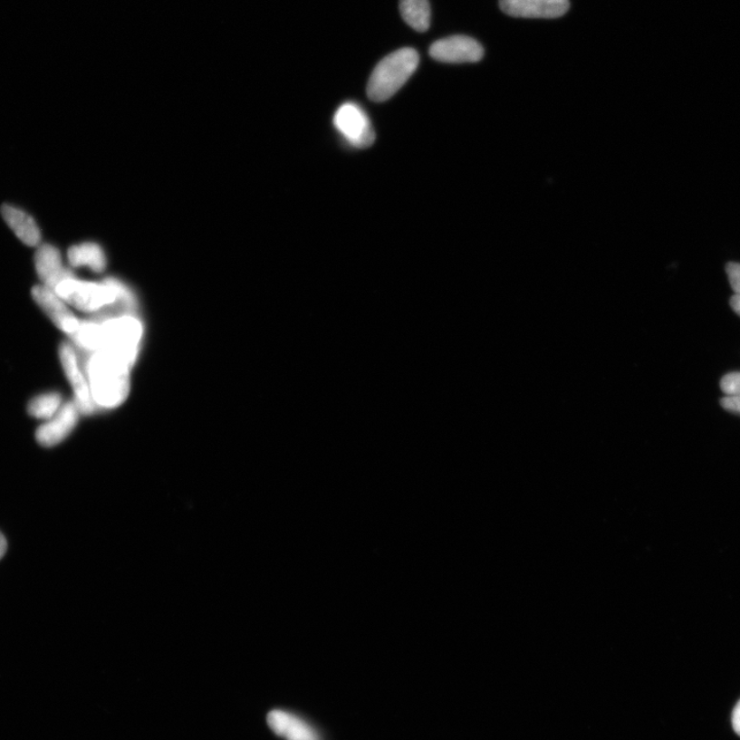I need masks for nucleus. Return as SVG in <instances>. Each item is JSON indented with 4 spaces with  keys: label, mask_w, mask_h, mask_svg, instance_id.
<instances>
[{
    "label": "nucleus",
    "mask_w": 740,
    "mask_h": 740,
    "mask_svg": "<svg viewBox=\"0 0 740 740\" xmlns=\"http://www.w3.org/2000/svg\"><path fill=\"white\" fill-rule=\"evenodd\" d=\"M130 369L131 366L108 351L99 350L89 357L86 370L96 406L112 408L125 401L130 390Z\"/></svg>",
    "instance_id": "f257e3e1"
},
{
    "label": "nucleus",
    "mask_w": 740,
    "mask_h": 740,
    "mask_svg": "<svg viewBox=\"0 0 740 740\" xmlns=\"http://www.w3.org/2000/svg\"><path fill=\"white\" fill-rule=\"evenodd\" d=\"M419 57L416 50L404 48L385 57L375 68L368 85V96L385 102L403 87L417 71Z\"/></svg>",
    "instance_id": "f03ea898"
},
{
    "label": "nucleus",
    "mask_w": 740,
    "mask_h": 740,
    "mask_svg": "<svg viewBox=\"0 0 740 740\" xmlns=\"http://www.w3.org/2000/svg\"><path fill=\"white\" fill-rule=\"evenodd\" d=\"M99 324L101 325L102 331L101 347L99 350L108 351L120 357L132 368L139 354L143 332L139 319L135 316H123L105 320Z\"/></svg>",
    "instance_id": "7ed1b4c3"
},
{
    "label": "nucleus",
    "mask_w": 740,
    "mask_h": 740,
    "mask_svg": "<svg viewBox=\"0 0 740 740\" xmlns=\"http://www.w3.org/2000/svg\"><path fill=\"white\" fill-rule=\"evenodd\" d=\"M54 292L66 303L87 312L101 311L117 299L116 293L106 282L91 284L76 279L74 274L61 282Z\"/></svg>",
    "instance_id": "20e7f679"
},
{
    "label": "nucleus",
    "mask_w": 740,
    "mask_h": 740,
    "mask_svg": "<svg viewBox=\"0 0 740 740\" xmlns=\"http://www.w3.org/2000/svg\"><path fill=\"white\" fill-rule=\"evenodd\" d=\"M334 127L350 145L356 149H368L376 140L375 130L365 111L353 102L340 106L333 118Z\"/></svg>",
    "instance_id": "39448f33"
},
{
    "label": "nucleus",
    "mask_w": 740,
    "mask_h": 740,
    "mask_svg": "<svg viewBox=\"0 0 740 740\" xmlns=\"http://www.w3.org/2000/svg\"><path fill=\"white\" fill-rule=\"evenodd\" d=\"M484 54L483 45L465 35L442 38L430 47V56L445 63H476Z\"/></svg>",
    "instance_id": "423d86ee"
},
{
    "label": "nucleus",
    "mask_w": 740,
    "mask_h": 740,
    "mask_svg": "<svg viewBox=\"0 0 740 740\" xmlns=\"http://www.w3.org/2000/svg\"><path fill=\"white\" fill-rule=\"evenodd\" d=\"M61 363L75 394V402L83 415H91L96 409V403L91 393V388L85 375L80 368L78 355L70 342L61 343L59 349Z\"/></svg>",
    "instance_id": "0eeeda50"
},
{
    "label": "nucleus",
    "mask_w": 740,
    "mask_h": 740,
    "mask_svg": "<svg viewBox=\"0 0 740 740\" xmlns=\"http://www.w3.org/2000/svg\"><path fill=\"white\" fill-rule=\"evenodd\" d=\"M80 408L75 401H68L57 414L42 425L35 433L38 444L51 447L61 444L75 428L79 422Z\"/></svg>",
    "instance_id": "6e6552de"
},
{
    "label": "nucleus",
    "mask_w": 740,
    "mask_h": 740,
    "mask_svg": "<svg viewBox=\"0 0 740 740\" xmlns=\"http://www.w3.org/2000/svg\"><path fill=\"white\" fill-rule=\"evenodd\" d=\"M33 297L38 306L48 315L60 331L72 335L79 331L81 322L73 312L68 309L66 303L54 292L43 285L33 289Z\"/></svg>",
    "instance_id": "1a4fd4ad"
},
{
    "label": "nucleus",
    "mask_w": 740,
    "mask_h": 740,
    "mask_svg": "<svg viewBox=\"0 0 740 740\" xmlns=\"http://www.w3.org/2000/svg\"><path fill=\"white\" fill-rule=\"evenodd\" d=\"M500 7L515 18L554 19L570 9L569 0H500Z\"/></svg>",
    "instance_id": "9d476101"
},
{
    "label": "nucleus",
    "mask_w": 740,
    "mask_h": 740,
    "mask_svg": "<svg viewBox=\"0 0 740 740\" xmlns=\"http://www.w3.org/2000/svg\"><path fill=\"white\" fill-rule=\"evenodd\" d=\"M266 721L274 734L285 740H322L311 724L284 709H274Z\"/></svg>",
    "instance_id": "9b49d317"
},
{
    "label": "nucleus",
    "mask_w": 740,
    "mask_h": 740,
    "mask_svg": "<svg viewBox=\"0 0 740 740\" xmlns=\"http://www.w3.org/2000/svg\"><path fill=\"white\" fill-rule=\"evenodd\" d=\"M34 261L38 277L43 285L50 289L55 290L61 282L73 274L64 268L59 251L48 244L37 249Z\"/></svg>",
    "instance_id": "f8f14e48"
},
{
    "label": "nucleus",
    "mask_w": 740,
    "mask_h": 740,
    "mask_svg": "<svg viewBox=\"0 0 740 740\" xmlns=\"http://www.w3.org/2000/svg\"><path fill=\"white\" fill-rule=\"evenodd\" d=\"M2 215L18 238L28 246H36L41 241L40 228L27 213L10 205H5Z\"/></svg>",
    "instance_id": "ddd939ff"
},
{
    "label": "nucleus",
    "mask_w": 740,
    "mask_h": 740,
    "mask_svg": "<svg viewBox=\"0 0 740 740\" xmlns=\"http://www.w3.org/2000/svg\"><path fill=\"white\" fill-rule=\"evenodd\" d=\"M68 259L75 268L89 266L96 273H101L106 268V258L101 246L94 243H83L73 246L68 251Z\"/></svg>",
    "instance_id": "4468645a"
},
{
    "label": "nucleus",
    "mask_w": 740,
    "mask_h": 740,
    "mask_svg": "<svg viewBox=\"0 0 740 740\" xmlns=\"http://www.w3.org/2000/svg\"><path fill=\"white\" fill-rule=\"evenodd\" d=\"M402 19L418 33H425L430 27V5L428 0H400Z\"/></svg>",
    "instance_id": "2eb2a0df"
},
{
    "label": "nucleus",
    "mask_w": 740,
    "mask_h": 740,
    "mask_svg": "<svg viewBox=\"0 0 740 740\" xmlns=\"http://www.w3.org/2000/svg\"><path fill=\"white\" fill-rule=\"evenodd\" d=\"M62 398L59 393H48L38 396L28 404V414L36 418L50 419L57 414Z\"/></svg>",
    "instance_id": "dca6fc26"
},
{
    "label": "nucleus",
    "mask_w": 740,
    "mask_h": 740,
    "mask_svg": "<svg viewBox=\"0 0 740 740\" xmlns=\"http://www.w3.org/2000/svg\"><path fill=\"white\" fill-rule=\"evenodd\" d=\"M722 391L727 396L740 398V372H731L721 380Z\"/></svg>",
    "instance_id": "f3484780"
},
{
    "label": "nucleus",
    "mask_w": 740,
    "mask_h": 740,
    "mask_svg": "<svg viewBox=\"0 0 740 740\" xmlns=\"http://www.w3.org/2000/svg\"><path fill=\"white\" fill-rule=\"evenodd\" d=\"M726 273L735 294H740V264L729 263L726 265Z\"/></svg>",
    "instance_id": "a211bd4d"
},
{
    "label": "nucleus",
    "mask_w": 740,
    "mask_h": 740,
    "mask_svg": "<svg viewBox=\"0 0 740 740\" xmlns=\"http://www.w3.org/2000/svg\"><path fill=\"white\" fill-rule=\"evenodd\" d=\"M721 404L725 409L740 415V398L738 396H726L721 400Z\"/></svg>",
    "instance_id": "6ab92c4d"
},
{
    "label": "nucleus",
    "mask_w": 740,
    "mask_h": 740,
    "mask_svg": "<svg viewBox=\"0 0 740 740\" xmlns=\"http://www.w3.org/2000/svg\"><path fill=\"white\" fill-rule=\"evenodd\" d=\"M732 726H734L736 735L740 736V699L736 704L734 712H732Z\"/></svg>",
    "instance_id": "aec40b11"
},
{
    "label": "nucleus",
    "mask_w": 740,
    "mask_h": 740,
    "mask_svg": "<svg viewBox=\"0 0 740 740\" xmlns=\"http://www.w3.org/2000/svg\"><path fill=\"white\" fill-rule=\"evenodd\" d=\"M731 308L740 316V294H735L730 300Z\"/></svg>",
    "instance_id": "412c9836"
},
{
    "label": "nucleus",
    "mask_w": 740,
    "mask_h": 740,
    "mask_svg": "<svg viewBox=\"0 0 740 740\" xmlns=\"http://www.w3.org/2000/svg\"><path fill=\"white\" fill-rule=\"evenodd\" d=\"M6 548H7L6 540L3 533H0V560L4 558V555L6 553Z\"/></svg>",
    "instance_id": "4be33fe9"
}]
</instances>
